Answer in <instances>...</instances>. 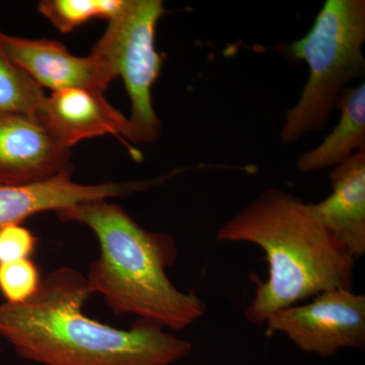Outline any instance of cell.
I'll return each instance as SVG.
<instances>
[{"label":"cell","instance_id":"obj_1","mask_svg":"<svg viewBox=\"0 0 365 365\" xmlns=\"http://www.w3.org/2000/svg\"><path fill=\"white\" fill-rule=\"evenodd\" d=\"M90 295L83 274L56 269L31 299L0 304V335L42 365H173L191 352L189 341L157 324L139 319L123 330L88 318Z\"/></svg>","mask_w":365,"mask_h":365},{"label":"cell","instance_id":"obj_2","mask_svg":"<svg viewBox=\"0 0 365 365\" xmlns=\"http://www.w3.org/2000/svg\"><path fill=\"white\" fill-rule=\"evenodd\" d=\"M220 241L263 250L269 265L246 319L262 326L279 309L336 288L351 289L355 260L333 239L313 204L278 188L259 194L216 232Z\"/></svg>","mask_w":365,"mask_h":365},{"label":"cell","instance_id":"obj_3","mask_svg":"<svg viewBox=\"0 0 365 365\" xmlns=\"http://www.w3.org/2000/svg\"><path fill=\"white\" fill-rule=\"evenodd\" d=\"M88 201L55 211L61 222L83 223L95 232L100 257L86 276L91 294L104 297L115 314L181 331L204 316L198 297L178 289L167 275L177 259L169 235L144 230L118 204Z\"/></svg>","mask_w":365,"mask_h":365},{"label":"cell","instance_id":"obj_4","mask_svg":"<svg viewBox=\"0 0 365 365\" xmlns=\"http://www.w3.org/2000/svg\"><path fill=\"white\" fill-rule=\"evenodd\" d=\"M364 0H327L311 30L287 46L290 56L307 62L309 76L299 102L285 113L283 143L326 126L345 86L364 74Z\"/></svg>","mask_w":365,"mask_h":365},{"label":"cell","instance_id":"obj_5","mask_svg":"<svg viewBox=\"0 0 365 365\" xmlns=\"http://www.w3.org/2000/svg\"><path fill=\"white\" fill-rule=\"evenodd\" d=\"M165 14L162 0H123L91 52L123 78L131 102L126 138L134 143H155L162 134L151 88L162 71L155 28Z\"/></svg>","mask_w":365,"mask_h":365},{"label":"cell","instance_id":"obj_6","mask_svg":"<svg viewBox=\"0 0 365 365\" xmlns=\"http://www.w3.org/2000/svg\"><path fill=\"white\" fill-rule=\"evenodd\" d=\"M265 324L269 335L284 334L302 351L329 359L345 348H364L365 297L336 288L275 312Z\"/></svg>","mask_w":365,"mask_h":365},{"label":"cell","instance_id":"obj_7","mask_svg":"<svg viewBox=\"0 0 365 365\" xmlns=\"http://www.w3.org/2000/svg\"><path fill=\"white\" fill-rule=\"evenodd\" d=\"M0 49L41 88L53 93L81 88L103 93L117 78L111 66L91 53L78 57L55 41L26 39L0 31Z\"/></svg>","mask_w":365,"mask_h":365},{"label":"cell","instance_id":"obj_8","mask_svg":"<svg viewBox=\"0 0 365 365\" xmlns=\"http://www.w3.org/2000/svg\"><path fill=\"white\" fill-rule=\"evenodd\" d=\"M71 173V153L42 124L21 115H0V185L24 186Z\"/></svg>","mask_w":365,"mask_h":365},{"label":"cell","instance_id":"obj_9","mask_svg":"<svg viewBox=\"0 0 365 365\" xmlns=\"http://www.w3.org/2000/svg\"><path fill=\"white\" fill-rule=\"evenodd\" d=\"M162 179L153 181L103 182L83 185L72 181L71 173L24 186L0 185V230L21 225L31 216L44 211H57L76 204L123 197L148 190Z\"/></svg>","mask_w":365,"mask_h":365},{"label":"cell","instance_id":"obj_10","mask_svg":"<svg viewBox=\"0 0 365 365\" xmlns=\"http://www.w3.org/2000/svg\"><path fill=\"white\" fill-rule=\"evenodd\" d=\"M52 138L71 150L79 141L107 134L126 138L128 119L103 93L81 88L53 93L37 118Z\"/></svg>","mask_w":365,"mask_h":365},{"label":"cell","instance_id":"obj_11","mask_svg":"<svg viewBox=\"0 0 365 365\" xmlns=\"http://www.w3.org/2000/svg\"><path fill=\"white\" fill-rule=\"evenodd\" d=\"M332 193L313 204L336 242L355 261L365 253V151H359L329 175Z\"/></svg>","mask_w":365,"mask_h":365},{"label":"cell","instance_id":"obj_12","mask_svg":"<svg viewBox=\"0 0 365 365\" xmlns=\"http://www.w3.org/2000/svg\"><path fill=\"white\" fill-rule=\"evenodd\" d=\"M338 109L341 117L333 131L314 150L302 153L297 162L302 173L335 168L359 151H365V83L345 88Z\"/></svg>","mask_w":365,"mask_h":365},{"label":"cell","instance_id":"obj_13","mask_svg":"<svg viewBox=\"0 0 365 365\" xmlns=\"http://www.w3.org/2000/svg\"><path fill=\"white\" fill-rule=\"evenodd\" d=\"M46 100L44 90L0 49V115L37 120Z\"/></svg>","mask_w":365,"mask_h":365},{"label":"cell","instance_id":"obj_14","mask_svg":"<svg viewBox=\"0 0 365 365\" xmlns=\"http://www.w3.org/2000/svg\"><path fill=\"white\" fill-rule=\"evenodd\" d=\"M123 0H44L38 11L57 30L69 33L93 19L109 21L119 11Z\"/></svg>","mask_w":365,"mask_h":365},{"label":"cell","instance_id":"obj_15","mask_svg":"<svg viewBox=\"0 0 365 365\" xmlns=\"http://www.w3.org/2000/svg\"><path fill=\"white\" fill-rule=\"evenodd\" d=\"M41 281L39 269L31 259L0 264V294L9 304L31 299Z\"/></svg>","mask_w":365,"mask_h":365},{"label":"cell","instance_id":"obj_16","mask_svg":"<svg viewBox=\"0 0 365 365\" xmlns=\"http://www.w3.org/2000/svg\"><path fill=\"white\" fill-rule=\"evenodd\" d=\"M38 239L21 225H7L0 230V264L30 259L37 248Z\"/></svg>","mask_w":365,"mask_h":365}]
</instances>
